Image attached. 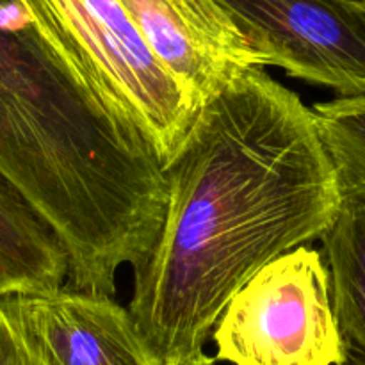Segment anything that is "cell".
Here are the masks:
<instances>
[{
	"label": "cell",
	"mask_w": 365,
	"mask_h": 365,
	"mask_svg": "<svg viewBox=\"0 0 365 365\" xmlns=\"http://www.w3.org/2000/svg\"><path fill=\"white\" fill-rule=\"evenodd\" d=\"M164 171L166 216L128 312L155 362L180 365L253 274L330 230L344 192L312 107L262 68L200 107Z\"/></svg>",
	"instance_id": "6da1fadb"
},
{
	"label": "cell",
	"mask_w": 365,
	"mask_h": 365,
	"mask_svg": "<svg viewBox=\"0 0 365 365\" xmlns=\"http://www.w3.org/2000/svg\"><path fill=\"white\" fill-rule=\"evenodd\" d=\"M0 175L59 235L75 291L113 296L166 216L152 143L16 2L0 11Z\"/></svg>",
	"instance_id": "7a4b0ae2"
},
{
	"label": "cell",
	"mask_w": 365,
	"mask_h": 365,
	"mask_svg": "<svg viewBox=\"0 0 365 365\" xmlns=\"http://www.w3.org/2000/svg\"><path fill=\"white\" fill-rule=\"evenodd\" d=\"M36 31L134 121L166 168L200 106L160 64L120 0H14Z\"/></svg>",
	"instance_id": "3957f363"
},
{
	"label": "cell",
	"mask_w": 365,
	"mask_h": 365,
	"mask_svg": "<svg viewBox=\"0 0 365 365\" xmlns=\"http://www.w3.org/2000/svg\"><path fill=\"white\" fill-rule=\"evenodd\" d=\"M232 365H346L328 266L299 246L271 260L234 294L212 334Z\"/></svg>",
	"instance_id": "277c9868"
},
{
	"label": "cell",
	"mask_w": 365,
	"mask_h": 365,
	"mask_svg": "<svg viewBox=\"0 0 365 365\" xmlns=\"http://www.w3.org/2000/svg\"><path fill=\"white\" fill-rule=\"evenodd\" d=\"M266 66L289 77L365 95V2L220 0Z\"/></svg>",
	"instance_id": "5b68a950"
},
{
	"label": "cell",
	"mask_w": 365,
	"mask_h": 365,
	"mask_svg": "<svg viewBox=\"0 0 365 365\" xmlns=\"http://www.w3.org/2000/svg\"><path fill=\"white\" fill-rule=\"evenodd\" d=\"M146 45L200 107L250 70L264 68L220 0H120Z\"/></svg>",
	"instance_id": "8992f818"
},
{
	"label": "cell",
	"mask_w": 365,
	"mask_h": 365,
	"mask_svg": "<svg viewBox=\"0 0 365 365\" xmlns=\"http://www.w3.org/2000/svg\"><path fill=\"white\" fill-rule=\"evenodd\" d=\"M11 299L52 365H159L110 296L61 287Z\"/></svg>",
	"instance_id": "52a82bcc"
},
{
	"label": "cell",
	"mask_w": 365,
	"mask_h": 365,
	"mask_svg": "<svg viewBox=\"0 0 365 365\" xmlns=\"http://www.w3.org/2000/svg\"><path fill=\"white\" fill-rule=\"evenodd\" d=\"M70 271L59 235L0 175V299L57 291Z\"/></svg>",
	"instance_id": "ba28073f"
},
{
	"label": "cell",
	"mask_w": 365,
	"mask_h": 365,
	"mask_svg": "<svg viewBox=\"0 0 365 365\" xmlns=\"http://www.w3.org/2000/svg\"><path fill=\"white\" fill-rule=\"evenodd\" d=\"M321 241L348 360L365 365V196H344L337 220Z\"/></svg>",
	"instance_id": "9c48e42d"
},
{
	"label": "cell",
	"mask_w": 365,
	"mask_h": 365,
	"mask_svg": "<svg viewBox=\"0 0 365 365\" xmlns=\"http://www.w3.org/2000/svg\"><path fill=\"white\" fill-rule=\"evenodd\" d=\"M312 113L344 196H365V95L317 102Z\"/></svg>",
	"instance_id": "30bf717a"
},
{
	"label": "cell",
	"mask_w": 365,
	"mask_h": 365,
	"mask_svg": "<svg viewBox=\"0 0 365 365\" xmlns=\"http://www.w3.org/2000/svg\"><path fill=\"white\" fill-rule=\"evenodd\" d=\"M0 365H52L11 298L0 299Z\"/></svg>",
	"instance_id": "8fae6325"
},
{
	"label": "cell",
	"mask_w": 365,
	"mask_h": 365,
	"mask_svg": "<svg viewBox=\"0 0 365 365\" xmlns=\"http://www.w3.org/2000/svg\"><path fill=\"white\" fill-rule=\"evenodd\" d=\"M214 362H216V359H210V356H207L205 353H202V355L195 356V359L187 360V362L180 365H214Z\"/></svg>",
	"instance_id": "7c38bea8"
},
{
	"label": "cell",
	"mask_w": 365,
	"mask_h": 365,
	"mask_svg": "<svg viewBox=\"0 0 365 365\" xmlns=\"http://www.w3.org/2000/svg\"><path fill=\"white\" fill-rule=\"evenodd\" d=\"M14 0H0V11L2 9H7L9 6H13Z\"/></svg>",
	"instance_id": "4fadbf2b"
},
{
	"label": "cell",
	"mask_w": 365,
	"mask_h": 365,
	"mask_svg": "<svg viewBox=\"0 0 365 365\" xmlns=\"http://www.w3.org/2000/svg\"><path fill=\"white\" fill-rule=\"evenodd\" d=\"M351 2H365V0H351Z\"/></svg>",
	"instance_id": "5bb4252c"
}]
</instances>
